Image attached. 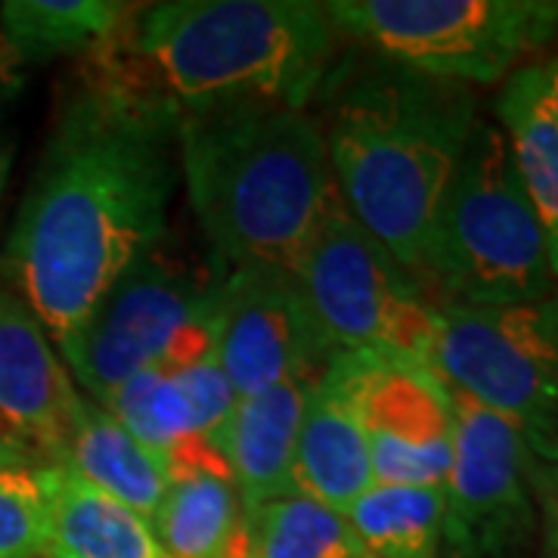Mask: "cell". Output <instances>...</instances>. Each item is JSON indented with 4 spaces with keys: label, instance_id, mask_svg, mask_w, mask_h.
<instances>
[{
    "label": "cell",
    "instance_id": "d6986e66",
    "mask_svg": "<svg viewBox=\"0 0 558 558\" xmlns=\"http://www.w3.org/2000/svg\"><path fill=\"white\" fill-rule=\"evenodd\" d=\"M62 465L149 521L168 490V469L109 410L84 395L72 410Z\"/></svg>",
    "mask_w": 558,
    "mask_h": 558
},
{
    "label": "cell",
    "instance_id": "4fadbf2b",
    "mask_svg": "<svg viewBox=\"0 0 558 558\" xmlns=\"http://www.w3.org/2000/svg\"><path fill=\"white\" fill-rule=\"evenodd\" d=\"M81 391L28 304L0 286V422L44 465H62Z\"/></svg>",
    "mask_w": 558,
    "mask_h": 558
},
{
    "label": "cell",
    "instance_id": "9a60e30c",
    "mask_svg": "<svg viewBox=\"0 0 558 558\" xmlns=\"http://www.w3.org/2000/svg\"><path fill=\"white\" fill-rule=\"evenodd\" d=\"M311 381L314 376H299L252 398H240L230 416L220 438V457L230 465L248 515L270 499L299 494L295 450Z\"/></svg>",
    "mask_w": 558,
    "mask_h": 558
},
{
    "label": "cell",
    "instance_id": "ac0fdd59",
    "mask_svg": "<svg viewBox=\"0 0 558 558\" xmlns=\"http://www.w3.org/2000/svg\"><path fill=\"white\" fill-rule=\"evenodd\" d=\"M153 531L168 558H248V512L230 469L174 472Z\"/></svg>",
    "mask_w": 558,
    "mask_h": 558
},
{
    "label": "cell",
    "instance_id": "6da1fadb",
    "mask_svg": "<svg viewBox=\"0 0 558 558\" xmlns=\"http://www.w3.org/2000/svg\"><path fill=\"white\" fill-rule=\"evenodd\" d=\"M178 186V106L87 57L62 94L0 258L50 341L165 242Z\"/></svg>",
    "mask_w": 558,
    "mask_h": 558
},
{
    "label": "cell",
    "instance_id": "30bf717a",
    "mask_svg": "<svg viewBox=\"0 0 558 558\" xmlns=\"http://www.w3.org/2000/svg\"><path fill=\"white\" fill-rule=\"evenodd\" d=\"M447 395L453 457L444 481V558H527L537 537L534 457L494 410L457 388Z\"/></svg>",
    "mask_w": 558,
    "mask_h": 558
},
{
    "label": "cell",
    "instance_id": "4316f807",
    "mask_svg": "<svg viewBox=\"0 0 558 558\" xmlns=\"http://www.w3.org/2000/svg\"><path fill=\"white\" fill-rule=\"evenodd\" d=\"M534 65H537L539 97H543V106H546V116L553 119L558 131V50L534 60Z\"/></svg>",
    "mask_w": 558,
    "mask_h": 558
},
{
    "label": "cell",
    "instance_id": "484cf974",
    "mask_svg": "<svg viewBox=\"0 0 558 558\" xmlns=\"http://www.w3.org/2000/svg\"><path fill=\"white\" fill-rule=\"evenodd\" d=\"M531 490H534V506H537L543 558H558V462L531 459Z\"/></svg>",
    "mask_w": 558,
    "mask_h": 558
},
{
    "label": "cell",
    "instance_id": "83f0119b",
    "mask_svg": "<svg viewBox=\"0 0 558 558\" xmlns=\"http://www.w3.org/2000/svg\"><path fill=\"white\" fill-rule=\"evenodd\" d=\"M20 78H13V75H7V72H0V106L10 100L16 90H20ZM7 174H10V143L7 137L0 134V199H3V186H7Z\"/></svg>",
    "mask_w": 558,
    "mask_h": 558
},
{
    "label": "cell",
    "instance_id": "8fae6325",
    "mask_svg": "<svg viewBox=\"0 0 558 558\" xmlns=\"http://www.w3.org/2000/svg\"><path fill=\"white\" fill-rule=\"evenodd\" d=\"M354 398L376 484L444 487L453 457V410L432 366L354 354Z\"/></svg>",
    "mask_w": 558,
    "mask_h": 558
},
{
    "label": "cell",
    "instance_id": "603a6c76",
    "mask_svg": "<svg viewBox=\"0 0 558 558\" xmlns=\"http://www.w3.org/2000/svg\"><path fill=\"white\" fill-rule=\"evenodd\" d=\"M248 558H373L339 509L304 494L270 499L248 515Z\"/></svg>",
    "mask_w": 558,
    "mask_h": 558
},
{
    "label": "cell",
    "instance_id": "52a82bcc",
    "mask_svg": "<svg viewBox=\"0 0 558 558\" xmlns=\"http://www.w3.org/2000/svg\"><path fill=\"white\" fill-rule=\"evenodd\" d=\"M319 357L379 354L428 363L435 304L341 196L289 270Z\"/></svg>",
    "mask_w": 558,
    "mask_h": 558
},
{
    "label": "cell",
    "instance_id": "7a4b0ae2",
    "mask_svg": "<svg viewBox=\"0 0 558 558\" xmlns=\"http://www.w3.org/2000/svg\"><path fill=\"white\" fill-rule=\"evenodd\" d=\"M329 84L319 128L341 202L422 286L432 223L481 119L478 94L373 53Z\"/></svg>",
    "mask_w": 558,
    "mask_h": 558
},
{
    "label": "cell",
    "instance_id": "8992f818",
    "mask_svg": "<svg viewBox=\"0 0 558 558\" xmlns=\"http://www.w3.org/2000/svg\"><path fill=\"white\" fill-rule=\"evenodd\" d=\"M218 295L220 277L156 245L131 260L53 344L81 395L106 407L140 369L208 354L218 341Z\"/></svg>",
    "mask_w": 558,
    "mask_h": 558
},
{
    "label": "cell",
    "instance_id": "9c48e42d",
    "mask_svg": "<svg viewBox=\"0 0 558 558\" xmlns=\"http://www.w3.org/2000/svg\"><path fill=\"white\" fill-rule=\"evenodd\" d=\"M428 366L506 418L531 457L558 462V292L506 307L438 301Z\"/></svg>",
    "mask_w": 558,
    "mask_h": 558
},
{
    "label": "cell",
    "instance_id": "d4e9b609",
    "mask_svg": "<svg viewBox=\"0 0 558 558\" xmlns=\"http://www.w3.org/2000/svg\"><path fill=\"white\" fill-rule=\"evenodd\" d=\"M178 376L183 395L190 400V410L196 416L199 435L220 453V438L230 425V416L240 403L236 388L230 385L223 366H220L218 351L211 348L208 354L186 363H168Z\"/></svg>",
    "mask_w": 558,
    "mask_h": 558
},
{
    "label": "cell",
    "instance_id": "cb8c5ba5",
    "mask_svg": "<svg viewBox=\"0 0 558 558\" xmlns=\"http://www.w3.org/2000/svg\"><path fill=\"white\" fill-rule=\"evenodd\" d=\"M47 512L35 472H0V558H44Z\"/></svg>",
    "mask_w": 558,
    "mask_h": 558
},
{
    "label": "cell",
    "instance_id": "ffe728a7",
    "mask_svg": "<svg viewBox=\"0 0 558 558\" xmlns=\"http://www.w3.org/2000/svg\"><path fill=\"white\" fill-rule=\"evenodd\" d=\"M168 469V478L186 469H230L227 459L199 435L190 400L168 363L140 369L121 381L102 407Z\"/></svg>",
    "mask_w": 558,
    "mask_h": 558
},
{
    "label": "cell",
    "instance_id": "44dd1931",
    "mask_svg": "<svg viewBox=\"0 0 558 558\" xmlns=\"http://www.w3.org/2000/svg\"><path fill=\"white\" fill-rule=\"evenodd\" d=\"M494 112L499 131L512 146L524 193L537 211L549 248V267L558 282V131L539 97L534 62L521 65L515 75L502 81Z\"/></svg>",
    "mask_w": 558,
    "mask_h": 558
},
{
    "label": "cell",
    "instance_id": "277c9868",
    "mask_svg": "<svg viewBox=\"0 0 558 558\" xmlns=\"http://www.w3.org/2000/svg\"><path fill=\"white\" fill-rule=\"evenodd\" d=\"M180 183L218 264L292 270L339 199L319 119L279 102L180 112Z\"/></svg>",
    "mask_w": 558,
    "mask_h": 558
},
{
    "label": "cell",
    "instance_id": "5b68a950",
    "mask_svg": "<svg viewBox=\"0 0 558 558\" xmlns=\"http://www.w3.org/2000/svg\"><path fill=\"white\" fill-rule=\"evenodd\" d=\"M422 289L432 304L478 307L531 304L558 292L537 211L494 121L478 119L440 199Z\"/></svg>",
    "mask_w": 558,
    "mask_h": 558
},
{
    "label": "cell",
    "instance_id": "3957f363",
    "mask_svg": "<svg viewBox=\"0 0 558 558\" xmlns=\"http://www.w3.org/2000/svg\"><path fill=\"white\" fill-rule=\"evenodd\" d=\"M339 38L314 0H161L134 3L94 57L180 112L227 102L307 109L332 75Z\"/></svg>",
    "mask_w": 558,
    "mask_h": 558
},
{
    "label": "cell",
    "instance_id": "7c38bea8",
    "mask_svg": "<svg viewBox=\"0 0 558 558\" xmlns=\"http://www.w3.org/2000/svg\"><path fill=\"white\" fill-rule=\"evenodd\" d=\"M215 351L240 398L317 376L326 366L292 277L260 264L230 267L220 277Z\"/></svg>",
    "mask_w": 558,
    "mask_h": 558
},
{
    "label": "cell",
    "instance_id": "5bb4252c",
    "mask_svg": "<svg viewBox=\"0 0 558 558\" xmlns=\"http://www.w3.org/2000/svg\"><path fill=\"white\" fill-rule=\"evenodd\" d=\"M373 484L369 444L354 398V354H336L307 388L295 450V487L304 497L348 512Z\"/></svg>",
    "mask_w": 558,
    "mask_h": 558
},
{
    "label": "cell",
    "instance_id": "2e32d148",
    "mask_svg": "<svg viewBox=\"0 0 558 558\" xmlns=\"http://www.w3.org/2000/svg\"><path fill=\"white\" fill-rule=\"evenodd\" d=\"M35 481L47 512L44 558H168L153 521L69 465L35 469Z\"/></svg>",
    "mask_w": 558,
    "mask_h": 558
},
{
    "label": "cell",
    "instance_id": "ba28073f",
    "mask_svg": "<svg viewBox=\"0 0 558 558\" xmlns=\"http://www.w3.org/2000/svg\"><path fill=\"white\" fill-rule=\"evenodd\" d=\"M341 38L469 87L502 84L558 44V0H329Z\"/></svg>",
    "mask_w": 558,
    "mask_h": 558
},
{
    "label": "cell",
    "instance_id": "7402d4cb",
    "mask_svg": "<svg viewBox=\"0 0 558 558\" xmlns=\"http://www.w3.org/2000/svg\"><path fill=\"white\" fill-rule=\"evenodd\" d=\"M344 515L373 558H444V487L373 484Z\"/></svg>",
    "mask_w": 558,
    "mask_h": 558
},
{
    "label": "cell",
    "instance_id": "e0dca14e",
    "mask_svg": "<svg viewBox=\"0 0 558 558\" xmlns=\"http://www.w3.org/2000/svg\"><path fill=\"white\" fill-rule=\"evenodd\" d=\"M134 3L119 0H7L0 3V72L94 57L119 35Z\"/></svg>",
    "mask_w": 558,
    "mask_h": 558
}]
</instances>
